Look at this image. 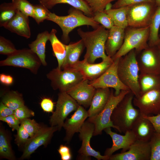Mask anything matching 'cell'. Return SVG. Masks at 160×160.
Segmentation results:
<instances>
[{
  "mask_svg": "<svg viewBox=\"0 0 160 160\" xmlns=\"http://www.w3.org/2000/svg\"><path fill=\"white\" fill-rule=\"evenodd\" d=\"M127 8V7H125L104 11L110 16L114 25L125 29L128 27Z\"/></svg>",
  "mask_w": 160,
  "mask_h": 160,
  "instance_id": "30",
  "label": "cell"
},
{
  "mask_svg": "<svg viewBox=\"0 0 160 160\" xmlns=\"http://www.w3.org/2000/svg\"><path fill=\"white\" fill-rule=\"evenodd\" d=\"M1 101L14 111L25 105L22 95L16 91H12L7 92L3 97Z\"/></svg>",
  "mask_w": 160,
  "mask_h": 160,
  "instance_id": "32",
  "label": "cell"
},
{
  "mask_svg": "<svg viewBox=\"0 0 160 160\" xmlns=\"http://www.w3.org/2000/svg\"><path fill=\"white\" fill-rule=\"evenodd\" d=\"M113 61L109 57L97 63H89L83 59L79 61L72 68L79 71L84 79L90 81L97 79L104 73L111 66Z\"/></svg>",
  "mask_w": 160,
  "mask_h": 160,
  "instance_id": "17",
  "label": "cell"
},
{
  "mask_svg": "<svg viewBox=\"0 0 160 160\" xmlns=\"http://www.w3.org/2000/svg\"><path fill=\"white\" fill-rule=\"evenodd\" d=\"M131 130L137 140L146 142L149 141L156 132L151 122L140 113L133 123Z\"/></svg>",
  "mask_w": 160,
  "mask_h": 160,
  "instance_id": "22",
  "label": "cell"
},
{
  "mask_svg": "<svg viewBox=\"0 0 160 160\" xmlns=\"http://www.w3.org/2000/svg\"><path fill=\"white\" fill-rule=\"evenodd\" d=\"M138 84L139 96L149 91L160 88V75L140 73Z\"/></svg>",
  "mask_w": 160,
  "mask_h": 160,
  "instance_id": "26",
  "label": "cell"
},
{
  "mask_svg": "<svg viewBox=\"0 0 160 160\" xmlns=\"http://www.w3.org/2000/svg\"><path fill=\"white\" fill-rule=\"evenodd\" d=\"M151 155L149 142L136 140L127 151L112 155L109 160H150Z\"/></svg>",
  "mask_w": 160,
  "mask_h": 160,
  "instance_id": "15",
  "label": "cell"
},
{
  "mask_svg": "<svg viewBox=\"0 0 160 160\" xmlns=\"http://www.w3.org/2000/svg\"><path fill=\"white\" fill-rule=\"evenodd\" d=\"M111 127H108L104 130L112 138L113 144L111 147L107 148L104 152V155L110 157L116 151L121 149V152L127 151L132 145L137 140L136 137L130 130L127 131L124 135H122L113 132Z\"/></svg>",
  "mask_w": 160,
  "mask_h": 160,
  "instance_id": "18",
  "label": "cell"
},
{
  "mask_svg": "<svg viewBox=\"0 0 160 160\" xmlns=\"http://www.w3.org/2000/svg\"><path fill=\"white\" fill-rule=\"evenodd\" d=\"M46 76L54 90L66 92L84 79L81 73L73 68L62 70L57 67L50 71Z\"/></svg>",
  "mask_w": 160,
  "mask_h": 160,
  "instance_id": "6",
  "label": "cell"
},
{
  "mask_svg": "<svg viewBox=\"0 0 160 160\" xmlns=\"http://www.w3.org/2000/svg\"><path fill=\"white\" fill-rule=\"evenodd\" d=\"M111 90V94L109 100L102 110L95 116L88 118V119L95 125L93 136L101 135L103 131L108 127H113L116 129V127L113 125L111 120L112 113L124 96L130 91V90H122L118 95H115L113 89L112 88Z\"/></svg>",
  "mask_w": 160,
  "mask_h": 160,
  "instance_id": "8",
  "label": "cell"
},
{
  "mask_svg": "<svg viewBox=\"0 0 160 160\" xmlns=\"http://www.w3.org/2000/svg\"><path fill=\"white\" fill-rule=\"evenodd\" d=\"M0 120L6 123L13 131L17 130L20 126V121L17 119L13 114L5 117H0Z\"/></svg>",
  "mask_w": 160,
  "mask_h": 160,
  "instance_id": "45",
  "label": "cell"
},
{
  "mask_svg": "<svg viewBox=\"0 0 160 160\" xmlns=\"http://www.w3.org/2000/svg\"><path fill=\"white\" fill-rule=\"evenodd\" d=\"M150 33L148 43L149 46H156L159 40L160 27V6L158 7L151 19L149 25Z\"/></svg>",
  "mask_w": 160,
  "mask_h": 160,
  "instance_id": "31",
  "label": "cell"
},
{
  "mask_svg": "<svg viewBox=\"0 0 160 160\" xmlns=\"http://www.w3.org/2000/svg\"><path fill=\"white\" fill-rule=\"evenodd\" d=\"M143 116L151 122L156 132L160 133V113L156 116Z\"/></svg>",
  "mask_w": 160,
  "mask_h": 160,
  "instance_id": "48",
  "label": "cell"
},
{
  "mask_svg": "<svg viewBox=\"0 0 160 160\" xmlns=\"http://www.w3.org/2000/svg\"><path fill=\"white\" fill-rule=\"evenodd\" d=\"M79 105L67 92H60L55 111L50 118L51 126H57L58 130H60L68 116L72 112L75 111Z\"/></svg>",
  "mask_w": 160,
  "mask_h": 160,
  "instance_id": "10",
  "label": "cell"
},
{
  "mask_svg": "<svg viewBox=\"0 0 160 160\" xmlns=\"http://www.w3.org/2000/svg\"><path fill=\"white\" fill-rule=\"evenodd\" d=\"M57 130H58L57 126L44 127L34 136L30 137L24 145L23 153L20 159L28 158L39 147L42 145L46 146Z\"/></svg>",
  "mask_w": 160,
  "mask_h": 160,
  "instance_id": "16",
  "label": "cell"
},
{
  "mask_svg": "<svg viewBox=\"0 0 160 160\" xmlns=\"http://www.w3.org/2000/svg\"><path fill=\"white\" fill-rule=\"evenodd\" d=\"M136 59L140 73L160 75V56L156 46L137 53Z\"/></svg>",
  "mask_w": 160,
  "mask_h": 160,
  "instance_id": "13",
  "label": "cell"
},
{
  "mask_svg": "<svg viewBox=\"0 0 160 160\" xmlns=\"http://www.w3.org/2000/svg\"><path fill=\"white\" fill-rule=\"evenodd\" d=\"M17 49L11 42L4 37H0V54L9 55L15 52Z\"/></svg>",
  "mask_w": 160,
  "mask_h": 160,
  "instance_id": "41",
  "label": "cell"
},
{
  "mask_svg": "<svg viewBox=\"0 0 160 160\" xmlns=\"http://www.w3.org/2000/svg\"><path fill=\"white\" fill-rule=\"evenodd\" d=\"M14 111L5 105L1 101L0 103V117H5L13 114Z\"/></svg>",
  "mask_w": 160,
  "mask_h": 160,
  "instance_id": "49",
  "label": "cell"
},
{
  "mask_svg": "<svg viewBox=\"0 0 160 160\" xmlns=\"http://www.w3.org/2000/svg\"><path fill=\"white\" fill-rule=\"evenodd\" d=\"M13 114L17 119L20 121L34 116L35 113L33 111L24 105L15 110Z\"/></svg>",
  "mask_w": 160,
  "mask_h": 160,
  "instance_id": "42",
  "label": "cell"
},
{
  "mask_svg": "<svg viewBox=\"0 0 160 160\" xmlns=\"http://www.w3.org/2000/svg\"><path fill=\"white\" fill-rule=\"evenodd\" d=\"M160 36V34H159V36Z\"/></svg>",
  "mask_w": 160,
  "mask_h": 160,
  "instance_id": "54",
  "label": "cell"
},
{
  "mask_svg": "<svg viewBox=\"0 0 160 160\" xmlns=\"http://www.w3.org/2000/svg\"><path fill=\"white\" fill-rule=\"evenodd\" d=\"M93 13L103 11L108 4L117 0H85Z\"/></svg>",
  "mask_w": 160,
  "mask_h": 160,
  "instance_id": "40",
  "label": "cell"
},
{
  "mask_svg": "<svg viewBox=\"0 0 160 160\" xmlns=\"http://www.w3.org/2000/svg\"><path fill=\"white\" fill-rule=\"evenodd\" d=\"M84 47V44L81 39L76 42L66 45V55L61 69L72 68L79 61Z\"/></svg>",
  "mask_w": 160,
  "mask_h": 160,
  "instance_id": "25",
  "label": "cell"
},
{
  "mask_svg": "<svg viewBox=\"0 0 160 160\" xmlns=\"http://www.w3.org/2000/svg\"><path fill=\"white\" fill-rule=\"evenodd\" d=\"M17 11L12 2L1 4L0 6V26H2L4 24L12 19Z\"/></svg>",
  "mask_w": 160,
  "mask_h": 160,
  "instance_id": "34",
  "label": "cell"
},
{
  "mask_svg": "<svg viewBox=\"0 0 160 160\" xmlns=\"http://www.w3.org/2000/svg\"><path fill=\"white\" fill-rule=\"evenodd\" d=\"M89 82L84 79L67 92L79 105L86 108L89 107L96 90Z\"/></svg>",
  "mask_w": 160,
  "mask_h": 160,
  "instance_id": "20",
  "label": "cell"
},
{
  "mask_svg": "<svg viewBox=\"0 0 160 160\" xmlns=\"http://www.w3.org/2000/svg\"><path fill=\"white\" fill-rule=\"evenodd\" d=\"M155 2L158 7L160 6V0H155Z\"/></svg>",
  "mask_w": 160,
  "mask_h": 160,
  "instance_id": "53",
  "label": "cell"
},
{
  "mask_svg": "<svg viewBox=\"0 0 160 160\" xmlns=\"http://www.w3.org/2000/svg\"><path fill=\"white\" fill-rule=\"evenodd\" d=\"M149 27L136 28L128 26L125 29L123 44L119 50L111 57L113 60L123 57L133 49L137 53L148 46Z\"/></svg>",
  "mask_w": 160,
  "mask_h": 160,
  "instance_id": "5",
  "label": "cell"
},
{
  "mask_svg": "<svg viewBox=\"0 0 160 160\" xmlns=\"http://www.w3.org/2000/svg\"><path fill=\"white\" fill-rule=\"evenodd\" d=\"M133 103L143 116L160 113V88L149 91L138 97H134Z\"/></svg>",
  "mask_w": 160,
  "mask_h": 160,
  "instance_id": "14",
  "label": "cell"
},
{
  "mask_svg": "<svg viewBox=\"0 0 160 160\" xmlns=\"http://www.w3.org/2000/svg\"><path fill=\"white\" fill-rule=\"evenodd\" d=\"M137 53L134 49L119 58L117 72L121 82L128 87L135 97L139 95L138 84L139 69L136 59Z\"/></svg>",
  "mask_w": 160,
  "mask_h": 160,
  "instance_id": "4",
  "label": "cell"
},
{
  "mask_svg": "<svg viewBox=\"0 0 160 160\" xmlns=\"http://www.w3.org/2000/svg\"><path fill=\"white\" fill-rule=\"evenodd\" d=\"M20 125H21L28 133L30 137L34 136L44 127H42L34 120L29 118L24 119L20 121Z\"/></svg>",
  "mask_w": 160,
  "mask_h": 160,
  "instance_id": "36",
  "label": "cell"
},
{
  "mask_svg": "<svg viewBox=\"0 0 160 160\" xmlns=\"http://www.w3.org/2000/svg\"><path fill=\"white\" fill-rule=\"evenodd\" d=\"M69 14L65 16H58L50 12L47 19L56 23L61 28L62 39L65 42L69 40V34L74 28L82 25H87L96 29L99 24L92 17L85 15L82 12L73 7L69 10Z\"/></svg>",
  "mask_w": 160,
  "mask_h": 160,
  "instance_id": "3",
  "label": "cell"
},
{
  "mask_svg": "<svg viewBox=\"0 0 160 160\" xmlns=\"http://www.w3.org/2000/svg\"><path fill=\"white\" fill-rule=\"evenodd\" d=\"M124 35L125 29L114 25L109 29L105 47L108 56L111 58L119 50L123 44Z\"/></svg>",
  "mask_w": 160,
  "mask_h": 160,
  "instance_id": "23",
  "label": "cell"
},
{
  "mask_svg": "<svg viewBox=\"0 0 160 160\" xmlns=\"http://www.w3.org/2000/svg\"><path fill=\"white\" fill-rule=\"evenodd\" d=\"M149 143L151 151L150 160H160V133L155 132Z\"/></svg>",
  "mask_w": 160,
  "mask_h": 160,
  "instance_id": "37",
  "label": "cell"
},
{
  "mask_svg": "<svg viewBox=\"0 0 160 160\" xmlns=\"http://www.w3.org/2000/svg\"><path fill=\"white\" fill-rule=\"evenodd\" d=\"M128 26L142 28L149 26L158 7L156 2H144L127 6Z\"/></svg>",
  "mask_w": 160,
  "mask_h": 160,
  "instance_id": "7",
  "label": "cell"
},
{
  "mask_svg": "<svg viewBox=\"0 0 160 160\" xmlns=\"http://www.w3.org/2000/svg\"><path fill=\"white\" fill-rule=\"evenodd\" d=\"M58 151L62 160H70L72 159V155L70 148L66 145H61Z\"/></svg>",
  "mask_w": 160,
  "mask_h": 160,
  "instance_id": "46",
  "label": "cell"
},
{
  "mask_svg": "<svg viewBox=\"0 0 160 160\" xmlns=\"http://www.w3.org/2000/svg\"><path fill=\"white\" fill-rule=\"evenodd\" d=\"M13 78L10 75L4 73L0 74V81L2 84L6 85H10L13 82Z\"/></svg>",
  "mask_w": 160,
  "mask_h": 160,
  "instance_id": "50",
  "label": "cell"
},
{
  "mask_svg": "<svg viewBox=\"0 0 160 160\" xmlns=\"http://www.w3.org/2000/svg\"><path fill=\"white\" fill-rule=\"evenodd\" d=\"M159 38L158 42L156 45L158 52L160 56V36H159Z\"/></svg>",
  "mask_w": 160,
  "mask_h": 160,
  "instance_id": "51",
  "label": "cell"
},
{
  "mask_svg": "<svg viewBox=\"0 0 160 160\" xmlns=\"http://www.w3.org/2000/svg\"><path fill=\"white\" fill-rule=\"evenodd\" d=\"M134 97L130 91L118 104L112 113L111 120L116 129L120 133H125L131 130L133 123L140 114L139 109L133 106Z\"/></svg>",
  "mask_w": 160,
  "mask_h": 160,
  "instance_id": "2",
  "label": "cell"
},
{
  "mask_svg": "<svg viewBox=\"0 0 160 160\" xmlns=\"http://www.w3.org/2000/svg\"><path fill=\"white\" fill-rule=\"evenodd\" d=\"M49 36L50 33L46 31L40 33L36 39L28 45L30 49L37 55L44 66L47 65L45 60V47Z\"/></svg>",
  "mask_w": 160,
  "mask_h": 160,
  "instance_id": "27",
  "label": "cell"
},
{
  "mask_svg": "<svg viewBox=\"0 0 160 160\" xmlns=\"http://www.w3.org/2000/svg\"><path fill=\"white\" fill-rule=\"evenodd\" d=\"M112 5V8L127 7L144 2H156L155 0H117Z\"/></svg>",
  "mask_w": 160,
  "mask_h": 160,
  "instance_id": "44",
  "label": "cell"
},
{
  "mask_svg": "<svg viewBox=\"0 0 160 160\" xmlns=\"http://www.w3.org/2000/svg\"><path fill=\"white\" fill-rule=\"evenodd\" d=\"M29 22L28 16L17 10L14 17L2 26L12 32L28 39L31 35Z\"/></svg>",
  "mask_w": 160,
  "mask_h": 160,
  "instance_id": "21",
  "label": "cell"
},
{
  "mask_svg": "<svg viewBox=\"0 0 160 160\" xmlns=\"http://www.w3.org/2000/svg\"><path fill=\"white\" fill-rule=\"evenodd\" d=\"M41 106L42 110L47 112H52L54 104L52 101L49 98H44L41 101Z\"/></svg>",
  "mask_w": 160,
  "mask_h": 160,
  "instance_id": "47",
  "label": "cell"
},
{
  "mask_svg": "<svg viewBox=\"0 0 160 160\" xmlns=\"http://www.w3.org/2000/svg\"><path fill=\"white\" fill-rule=\"evenodd\" d=\"M88 117L87 111L79 105L71 117L65 121L63 127L65 130L64 140L70 143L76 133L79 132L86 119Z\"/></svg>",
  "mask_w": 160,
  "mask_h": 160,
  "instance_id": "19",
  "label": "cell"
},
{
  "mask_svg": "<svg viewBox=\"0 0 160 160\" xmlns=\"http://www.w3.org/2000/svg\"><path fill=\"white\" fill-rule=\"evenodd\" d=\"M12 2L17 10L28 16L33 18L34 5L27 0H12Z\"/></svg>",
  "mask_w": 160,
  "mask_h": 160,
  "instance_id": "35",
  "label": "cell"
},
{
  "mask_svg": "<svg viewBox=\"0 0 160 160\" xmlns=\"http://www.w3.org/2000/svg\"><path fill=\"white\" fill-rule=\"evenodd\" d=\"M119 58L113 60L109 68L97 79L89 81V84L96 89L110 88L115 90V95H118L122 90H130L120 81L117 72Z\"/></svg>",
  "mask_w": 160,
  "mask_h": 160,
  "instance_id": "12",
  "label": "cell"
},
{
  "mask_svg": "<svg viewBox=\"0 0 160 160\" xmlns=\"http://www.w3.org/2000/svg\"><path fill=\"white\" fill-rule=\"evenodd\" d=\"M111 90L109 88H98L96 90L87 112L88 118L94 117L102 110L108 101Z\"/></svg>",
  "mask_w": 160,
  "mask_h": 160,
  "instance_id": "24",
  "label": "cell"
},
{
  "mask_svg": "<svg viewBox=\"0 0 160 160\" xmlns=\"http://www.w3.org/2000/svg\"><path fill=\"white\" fill-rule=\"evenodd\" d=\"M94 124L88 119L85 121L79 132V137L82 141L81 146L78 151V160H91V157L98 160H109V157L102 155L90 145V141L95 130Z\"/></svg>",
  "mask_w": 160,
  "mask_h": 160,
  "instance_id": "11",
  "label": "cell"
},
{
  "mask_svg": "<svg viewBox=\"0 0 160 160\" xmlns=\"http://www.w3.org/2000/svg\"><path fill=\"white\" fill-rule=\"evenodd\" d=\"M40 4L44 5L49 0H38Z\"/></svg>",
  "mask_w": 160,
  "mask_h": 160,
  "instance_id": "52",
  "label": "cell"
},
{
  "mask_svg": "<svg viewBox=\"0 0 160 160\" xmlns=\"http://www.w3.org/2000/svg\"><path fill=\"white\" fill-rule=\"evenodd\" d=\"M92 17L95 21L101 24L107 29H110L114 25L111 17L104 10L94 13Z\"/></svg>",
  "mask_w": 160,
  "mask_h": 160,
  "instance_id": "38",
  "label": "cell"
},
{
  "mask_svg": "<svg viewBox=\"0 0 160 160\" xmlns=\"http://www.w3.org/2000/svg\"><path fill=\"white\" fill-rule=\"evenodd\" d=\"M42 65L37 55L30 49L17 50L0 61V66H12L26 68L36 74Z\"/></svg>",
  "mask_w": 160,
  "mask_h": 160,
  "instance_id": "9",
  "label": "cell"
},
{
  "mask_svg": "<svg viewBox=\"0 0 160 160\" xmlns=\"http://www.w3.org/2000/svg\"><path fill=\"white\" fill-rule=\"evenodd\" d=\"M0 156L10 160L15 159L8 136L2 129L0 130Z\"/></svg>",
  "mask_w": 160,
  "mask_h": 160,
  "instance_id": "33",
  "label": "cell"
},
{
  "mask_svg": "<svg viewBox=\"0 0 160 160\" xmlns=\"http://www.w3.org/2000/svg\"><path fill=\"white\" fill-rule=\"evenodd\" d=\"M58 4H67L79 9L88 16L92 17L94 13L85 0H49L44 5L47 9H51Z\"/></svg>",
  "mask_w": 160,
  "mask_h": 160,
  "instance_id": "29",
  "label": "cell"
},
{
  "mask_svg": "<svg viewBox=\"0 0 160 160\" xmlns=\"http://www.w3.org/2000/svg\"><path fill=\"white\" fill-rule=\"evenodd\" d=\"M17 131L15 139L16 143L18 146L24 145L29 138V134L21 125Z\"/></svg>",
  "mask_w": 160,
  "mask_h": 160,
  "instance_id": "43",
  "label": "cell"
},
{
  "mask_svg": "<svg viewBox=\"0 0 160 160\" xmlns=\"http://www.w3.org/2000/svg\"><path fill=\"white\" fill-rule=\"evenodd\" d=\"M50 12L44 5L40 4L34 5L33 18L39 24L47 19Z\"/></svg>",
  "mask_w": 160,
  "mask_h": 160,
  "instance_id": "39",
  "label": "cell"
},
{
  "mask_svg": "<svg viewBox=\"0 0 160 160\" xmlns=\"http://www.w3.org/2000/svg\"><path fill=\"white\" fill-rule=\"evenodd\" d=\"M57 31L52 29L50 33L49 40L52 45L54 56L56 58L58 62L57 68L61 69L66 51V45L62 43L57 38L56 33Z\"/></svg>",
  "mask_w": 160,
  "mask_h": 160,
  "instance_id": "28",
  "label": "cell"
},
{
  "mask_svg": "<svg viewBox=\"0 0 160 160\" xmlns=\"http://www.w3.org/2000/svg\"><path fill=\"white\" fill-rule=\"evenodd\" d=\"M106 29L102 25H100L92 31H84L80 28L77 30L78 33L86 48L84 59L88 63H93L98 58H101L104 60L108 57L105 47L109 30Z\"/></svg>",
  "mask_w": 160,
  "mask_h": 160,
  "instance_id": "1",
  "label": "cell"
}]
</instances>
